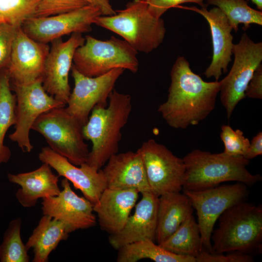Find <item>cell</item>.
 <instances>
[{
	"label": "cell",
	"mask_w": 262,
	"mask_h": 262,
	"mask_svg": "<svg viewBox=\"0 0 262 262\" xmlns=\"http://www.w3.org/2000/svg\"><path fill=\"white\" fill-rule=\"evenodd\" d=\"M138 194L134 188H106L93 205L101 229L110 235L120 231L135 206Z\"/></svg>",
	"instance_id": "cell-21"
},
{
	"label": "cell",
	"mask_w": 262,
	"mask_h": 262,
	"mask_svg": "<svg viewBox=\"0 0 262 262\" xmlns=\"http://www.w3.org/2000/svg\"><path fill=\"white\" fill-rule=\"evenodd\" d=\"M137 151L141 157L152 193L159 197L182 189L185 172L182 159L153 139L143 142Z\"/></svg>",
	"instance_id": "cell-10"
},
{
	"label": "cell",
	"mask_w": 262,
	"mask_h": 262,
	"mask_svg": "<svg viewBox=\"0 0 262 262\" xmlns=\"http://www.w3.org/2000/svg\"><path fill=\"white\" fill-rule=\"evenodd\" d=\"M81 33H73L66 41L53 40L46 59L42 79L46 92L57 100L67 104L71 94L69 72L76 49L85 42Z\"/></svg>",
	"instance_id": "cell-14"
},
{
	"label": "cell",
	"mask_w": 262,
	"mask_h": 262,
	"mask_svg": "<svg viewBox=\"0 0 262 262\" xmlns=\"http://www.w3.org/2000/svg\"><path fill=\"white\" fill-rule=\"evenodd\" d=\"M182 190L196 211L203 248L212 253L211 238L216 221L226 209L247 199L248 187L236 182L204 190Z\"/></svg>",
	"instance_id": "cell-8"
},
{
	"label": "cell",
	"mask_w": 262,
	"mask_h": 262,
	"mask_svg": "<svg viewBox=\"0 0 262 262\" xmlns=\"http://www.w3.org/2000/svg\"><path fill=\"white\" fill-rule=\"evenodd\" d=\"M101 15L98 8L88 4L56 15L32 17L23 23L21 28L34 40L48 44L65 35L90 32L96 18Z\"/></svg>",
	"instance_id": "cell-13"
},
{
	"label": "cell",
	"mask_w": 262,
	"mask_h": 262,
	"mask_svg": "<svg viewBox=\"0 0 262 262\" xmlns=\"http://www.w3.org/2000/svg\"><path fill=\"white\" fill-rule=\"evenodd\" d=\"M111 16H100L94 24L121 36L137 51L148 53L163 42L166 29L161 18L153 16L143 0H133Z\"/></svg>",
	"instance_id": "cell-5"
},
{
	"label": "cell",
	"mask_w": 262,
	"mask_h": 262,
	"mask_svg": "<svg viewBox=\"0 0 262 262\" xmlns=\"http://www.w3.org/2000/svg\"><path fill=\"white\" fill-rule=\"evenodd\" d=\"M118 250L117 262H136L144 259L156 262H196L194 257L174 254L150 240L131 243Z\"/></svg>",
	"instance_id": "cell-25"
},
{
	"label": "cell",
	"mask_w": 262,
	"mask_h": 262,
	"mask_svg": "<svg viewBox=\"0 0 262 262\" xmlns=\"http://www.w3.org/2000/svg\"><path fill=\"white\" fill-rule=\"evenodd\" d=\"M89 4L86 0H39L34 17H47L67 13Z\"/></svg>",
	"instance_id": "cell-32"
},
{
	"label": "cell",
	"mask_w": 262,
	"mask_h": 262,
	"mask_svg": "<svg viewBox=\"0 0 262 262\" xmlns=\"http://www.w3.org/2000/svg\"><path fill=\"white\" fill-rule=\"evenodd\" d=\"M147 4V9L149 13L156 18H161V16L169 8L177 7L179 4L193 2L196 3L202 7H207L205 4L204 0H143Z\"/></svg>",
	"instance_id": "cell-35"
},
{
	"label": "cell",
	"mask_w": 262,
	"mask_h": 262,
	"mask_svg": "<svg viewBox=\"0 0 262 262\" xmlns=\"http://www.w3.org/2000/svg\"><path fill=\"white\" fill-rule=\"evenodd\" d=\"M38 159L47 163L58 173L70 181L76 189L80 190L84 197L93 205L98 202L101 195L107 188L102 170H96L86 163L78 167L68 160L54 151L49 147L42 148Z\"/></svg>",
	"instance_id": "cell-17"
},
{
	"label": "cell",
	"mask_w": 262,
	"mask_h": 262,
	"mask_svg": "<svg viewBox=\"0 0 262 262\" xmlns=\"http://www.w3.org/2000/svg\"><path fill=\"white\" fill-rule=\"evenodd\" d=\"M58 177L47 163H43L39 167L30 172L7 175L10 182L20 186L16 193V196L25 208L34 206L41 198L58 195L61 192Z\"/></svg>",
	"instance_id": "cell-22"
},
{
	"label": "cell",
	"mask_w": 262,
	"mask_h": 262,
	"mask_svg": "<svg viewBox=\"0 0 262 262\" xmlns=\"http://www.w3.org/2000/svg\"><path fill=\"white\" fill-rule=\"evenodd\" d=\"M16 96V123L15 131L9 135L23 152H30L33 148L30 131L34 122L43 113L65 105L47 93L42 81L27 85H14Z\"/></svg>",
	"instance_id": "cell-11"
},
{
	"label": "cell",
	"mask_w": 262,
	"mask_h": 262,
	"mask_svg": "<svg viewBox=\"0 0 262 262\" xmlns=\"http://www.w3.org/2000/svg\"><path fill=\"white\" fill-rule=\"evenodd\" d=\"M208 4L216 6L225 14L228 22L235 32L239 25L244 24L246 31L250 24L262 25V12L250 7L246 0H207Z\"/></svg>",
	"instance_id": "cell-28"
},
{
	"label": "cell",
	"mask_w": 262,
	"mask_h": 262,
	"mask_svg": "<svg viewBox=\"0 0 262 262\" xmlns=\"http://www.w3.org/2000/svg\"><path fill=\"white\" fill-rule=\"evenodd\" d=\"M193 207L184 193L169 192L159 197L157 223L155 241L160 245L193 214Z\"/></svg>",
	"instance_id": "cell-23"
},
{
	"label": "cell",
	"mask_w": 262,
	"mask_h": 262,
	"mask_svg": "<svg viewBox=\"0 0 262 262\" xmlns=\"http://www.w3.org/2000/svg\"><path fill=\"white\" fill-rule=\"evenodd\" d=\"M196 262H252L254 259L251 255L233 251L227 255L222 253H210L203 249L196 258Z\"/></svg>",
	"instance_id": "cell-34"
},
{
	"label": "cell",
	"mask_w": 262,
	"mask_h": 262,
	"mask_svg": "<svg viewBox=\"0 0 262 262\" xmlns=\"http://www.w3.org/2000/svg\"><path fill=\"white\" fill-rule=\"evenodd\" d=\"M20 217L11 220L6 229L0 245V262H29L28 250L22 241Z\"/></svg>",
	"instance_id": "cell-29"
},
{
	"label": "cell",
	"mask_w": 262,
	"mask_h": 262,
	"mask_svg": "<svg viewBox=\"0 0 262 262\" xmlns=\"http://www.w3.org/2000/svg\"><path fill=\"white\" fill-rule=\"evenodd\" d=\"M108 101L107 107H94L82 127L85 140L92 143L86 164L97 171L117 153L121 130L127 123L132 109L131 96L115 89Z\"/></svg>",
	"instance_id": "cell-2"
},
{
	"label": "cell",
	"mask_w": 262,
	"mask_h": 262,
	"mask_svg": "<svg viewBox=\"0 0 262 262\" xmlns=\"http://www.w3.org/2000/svg\"><path fill=\"white\" fill-rule=\"evenodd\" d=\"M109 188H134L141 194L151 192L144 164L136 151L115 154L101 169Z\"/></svg>",
	"instance_id": "cell-20"
},
{
	"label": "cell",
	"mask_w": 262,
	"mask_h": 262,
	"mask_svg": "<svg viewBox=\"0 0 262 262\" xmlns=\"http://www.w3.org/2000/svg\"><path fill=\"white\" fill-rule=\"evenodd\" d=\"M61 185L63 190L58 195L42 198L43 215L62 222L69 233L95 226L97 221L93 204L73 191L67 179L62 180Z\"/></svg>",
	"instance_id": "cell-16"
},
{
	"label": "cell",
	"mask_w": 262,
	"mask_h": 262,
	"mask_svg": "<svg viewBox=\"0 0 262 262\" xmlns=\"http://www.w3.org/2000/svg\"><path fill=\"white\" fill-rule=\"evenodd\" d=\"M220 138L224 145L225 154L230 156H243L246 153L250 145L249 140L240 130H233L229 125H222Z\"/></svg>",
	"instance_id": "cell-31"
},
{
	"label": "cell",
	"mask_w": 262,
	"mask_h": 262,
	"mask_svg": "<svg viewBox=\"0 0 262 262\" xmlns=\"http://www.w3.org/2000/svg\"><path fill=\"white\" fill-rule=\"evenodd\" d=\"M71 70L74 87L65 109L83 126L87 123L94 107L96 105L107 106L109 96L114 89L117 80L125 69L115 68L105 74L95 77L82 75L73 65Z\"/></svg>",
	"instance_id": "cell-12"
},
{
	"label": "cell",
	"mask_w": 262,
	"mask_h": 262,
	"mask_svg": "<svg viewBox=\"0 0 262 262\" xmlns=\"http://www.w3.org/2000/svg\"><path fill=\"white\" fill-rule=\"evenodd\" d=\"M66 226L61 221L43 215L25 246L34 254L33 262H47L49 255L62 241L69 237Z\"/></svg>",
	"instance_id": "cell-24"
},
{
	"label": "cell",
	"mask_w": 262,
	"mask_h": 262,
	"mask_svg": "<svg viewBox=\"0 0 262 262\" xmlns=\"http://www.w3.org/2000/svg\"><path fill=\"white\" fill-rule=\"evenodd\" d=\"M213 230L212 253L238 251L258 255L262 252V206L243 201L226 209Z\"/></svg>",
	"instance_id": "cell-4"
},
{
	"label": "cell",
	"mask_w": 262,
	"mask_h": 262,
	"mask_svg": "<svg viewBox=\"0 0 262 262\" xmlns=\"http://www.w3.org/2000/svg\"><path fill=\"white\" fill-rule=\"evenodd\" d=\"M182 159L185 166L182 189L204 190L230 181L252 187L262 180L260 174L253 175L249 172L246 166L250 160L243 156L194 149Z\"/></svg>",
	"instance_id": "cell-3"
},
{
	"label": "cell",
	"mask_w": 262,
	"mask_h": 262,
	"mask_svg": "<svg viewBox=\"0 0 262 262\" xmlns=\"http://www.w3.org/2000/svg\"><path fill=\"white\" fill-rule=\"evenodd\" d=\"M141 194L142 198L136 205L134 213L129 216L122 229L109 236L110 244L116 250L137 241H155L159 197L151 192Z\"/></svg>",
	"instance_id": "cell-19"
},
{
	"label": "cell",
	"mask_w": 262,
	"mask_h": 262,
	"mask_svg": "<svg viewBox=\"0 0 262 262\" xmlns=\"http://www.w3.org/2000/svg\"><path fill=\"white\" fill-rule=\"evenodd\" d=\"M83 125L65 107L51 109L40 115L32 130L41 134L49 147L73 164L86 163L89 150L84 141Z\"/></svg>",
	"instance_id": "cell-7"
},
{
	"label": "cell",
	"mask_w": 262,
	"mask_h": 262,
	"mask_svg": "<svg viewBox=\"0 0 262 262\" xmlns=\"http://www.w3.org/2000/svg\"><path fill=\"white\" fill-rule=\"evenodd\" d=\"M159 245L174 254L196 258L203 248L199 227L193 214Z\"/></svg>",
	"instance_id": "cell-26"
},
{
	"label": "cell",
	"mask_w": 262,
	"mask_h": 262,
	"mask_svg": "<svg viewBox=\"0 0 262 262\" xmlns=\"http://www.w3.org/2000/svg\"><path fill=\"white\" fill-rule=\"evenodd\" d=\"M246 97L262 98V65L261 64L253 73L245 92Z\"/></svg>",
	"instance_id": "cell-36"
},
{
	"label": "cell",
	"mask_w": 262,
	"mask_h": 262,
	"mask_svg": "<svg viewBox=\"0 0 262 262\" xmlns=\"http://www.w3.org/2000/svg\"><path fill=\"white\" fill-rule=\"evenodd\" d=\"M16 96L12 93L7 70L0 74V164L7 163L11 156L9 147L4 144L8 129L16 123Z\"/></svg>",
	"instance_id": "cell-27"
},
{
	"label": "cell",
	"mask_w": 262,
	"mask_h": 262,
	"mask_svg": "<svg viewBox=\"0 0 262 262\" xmlns=\"http://www.w3.org/2000/svg\"><path fill=\"white\" fill-rule=\"evenodd\" d=\"M88 3L98 8L103 16H111L116 12L108 0H86Z\"/></svg>",
	"instance_id": "cell-38"
},
{
	"label": "cell",
	"mask_w": 262,
	"mask_h": 262,
	"mask_svg": "<svg viewBox=\"0 0 262 262\" xmlns=\"http://www.w3.org/2000/svg\"><path fill=\"white\" fill-rule=\"evenodd\" d=\"M180 7L198 13L208 21L212 35L213 54L212 62L204 75L207 78L214 77L218 81L222 72H228V65L231 61L232 28L224 13L218 7H213L209 11L207 6L200 9L196 6Z\"/></svg>",
	"instance_id": "cell-18"
},
{
	"label": "cell",
	"mask_w": 262,
	"mask_h": 262,
	"mask_svg": "<svg viewBox=\"0 0 262 262\" xmlns=\"http://www.w3.org/2000/svg\"><path fill=\"white\" fill-rule=\"evenodd\" d=\"M250 0L254 4H255L257 8L259 11H262V0Z\"/></svg>",
	"instance_id": "cell-39"
},
{
	"label": "cell",
	"mask_w": 262,
	"mask_h": 262,
	"mask_svg": "<svg viewBox=\"0 0 262 262\" xmlns=\"http://www.w3.org/2000/svg\"><path fill=\"white\" fill-rule=\"evenodd\" d=\"M39 0H0V23L21 27L34 16Z\"/></svg>",
	"instance_id": "cell-30"
},
{
	"label": "cell",
	"mask_w": 262,
	"mask_h": 262,
	"mask_svg": "<svg viewBox=\"0 0 262 262\" xmlns=\"http://www.w3.org/2000/svg\"><path fill=\"white\" fill-rule=\"evenodd\" d=\"M85 39L84 43L76 49L72 64L82 75L95 77L117 68L133 73L138 70V51L124 39L112 36L103 41L90 35Z\"/></svg>",
	"instance_id": "cell-6"
},
{
	"label": "cell",
	"mask_w": 262,
	"mask_h": 262,
	"mask_svg": "<svg viewBox=\"0 0 262 262\" xmlns=\"http://www.w3.org/2000/svg\"><path fill=\"white\" fill-rule=\"evenodd\" d=\"M262 154V132H259L250 142L249 147L244 157L250 160Z\"/></svg>",
	"instance_id": "cell-37"
},
{
	"label": "cell",
	"mask_w": 262,
	"mask_h": 262,
	"mask_svg": "<svg viewBox=\"0 0 262 262\" xmlns=\"http://www.w3.org/2000/svg\"><path fill=\"white\" fill-rule=\"evenodd\" d=\"M19 28L21 27L0 23V70L8 65L13 44Z\"/></svg>",
	"instance_id": "cell-33"
},
{
	"label": "cell",
	"mask_w": 262,
	"mask_h": 262,
	"mask_svg": "<svg viewBox=\"0 0 262 262\" xmlns=\"http://www.w3.org/2000/svg\"><path fill=\"white\" fill-rule=\"evenodd\" d=\"M50 48L28 36L21 27L15 39L7 72L14 85H27L43 79Z\"/></svg>",
	"instance_id": "cell-15"
},
{
	"label": "cell",
	"mask_w": 262,
	"mask_h": 262,
	"mask_svg": "<svg viewBox=\"0 0 262 262\" xmlns=\"http://www.w3.org/2000/svg\"><path fill=\"white\" fill-rule=\"evenodd\" d=\"M166 101L158 112L169 126L185 129L197 125L213 110L220 82H206L192 71L183 56L176 59L170 71Z\"/></svg>",
	"instance_id": "cell-1"
},
{
	"label": "cell",
	"mask_w": 262,
	"mask_h": 262,
	"mask_svg": "<svg viewBox=\"0 0 262 262\" xmlns=\"http://www.w3.org/2000/svg\"><path fill=\"white\" fill-rule=\"evenodd\" d=\"M234 60L228 75L220 81V99L228 118L246 98L245 92L254 72L262 61V43H255L244 33L238 43L233 44Z\"/></svg>",
	"instance_id": "cell-9"
}]
</instances>
